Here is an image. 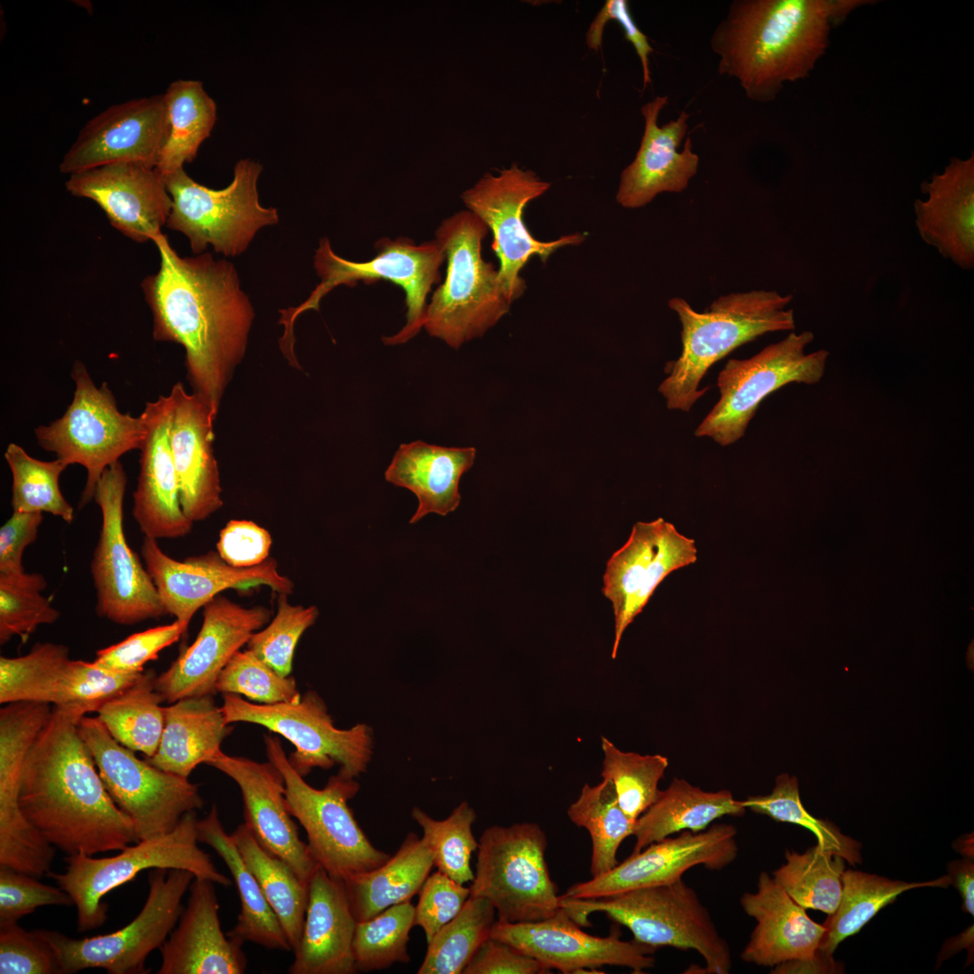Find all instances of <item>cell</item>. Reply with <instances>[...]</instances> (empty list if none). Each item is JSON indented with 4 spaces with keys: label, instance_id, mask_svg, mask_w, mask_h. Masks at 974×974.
<instances>
[{
    "label": "cell",
    "instance_id": "obj_1",
    "mask_svg": "<svg viewBox=\"0 0 974 974\" xmlns=\"http://www.w3.org/2000/svg\"><path fill=\"white\" fill-rule=\"evenodd\" d=\"M152 242L160 269L142 281V289L152 314L153 338L183 346L193 393L218 412L245 354L253 307L233 262L210 253L181 257L162 233Z\"/></svg>",
    "mask_w": 974,
    "mask_h": 974
},
{
    "label": "cell",
    "instance_id": "obj_2",
    "mask_svg": "<svg viewBox=\"0 0 974 974\" xmlns=\"http://www.w3.org/2000/svg\"><path fill=\"white\" fill-rule=\"evenodd\" d=\"M90 712L86 704L53 705L26 757L21 778L23 815L67 856L121 850L139 841L79 734L78 722Z\"/></svg>",
    "mask_w": 974,
    "mask_h": 974
},
{
    "label": "cell",
    "instance_id": "obj_3",
    "mask_svg": "<svg viewBox=\"0 0 974 974\" xmlns=\"http://www.w3.org/2000/svg\"><path fill=\"white\" fill-rule=\"evenodd\" d=\"M863 1L734 0L710 41L718 73L755 102L776 99L786 82L810 76L829 46L831 27Z\"/></svg>",
    "mask_w": 974,
    "mask_h": 974
},
{
    "label": "cell",
    "instance_id": "obj_4",
    "mask_svg": "<svg viewBox=\"0 0 974 974\" xmlns=\"http://www.w3.org/2000/svg\"><path fill=\"white\" fill-rule=\"evenodd\" d=\"M791 300L792 295L774 290L732 292L698 312L685 299H671L668 306L682 326V351L666 363L668 375L658 387L666 407L690 411L707 391L708 387L699 386L715 363L765 334L794 330V311L786 308Z\"/></svg>",
    "mask_w": 974,
    "mask_h": 974
},
{
    "label": "cell",
    "instance_id": "obj_5",
    "mask_svg": "<svg viewBox=\"0 0 974 974\" xmlns=\"http://www.w3.org/2000/svg\"><path fill=\"white\" fill-rule=\"evenodd\" d=\"M488 230L476 215L463 210L445 219L436 231L447 271L444 283L427 305L422 326L455 349L483 335L512 303L498 270L482 257V242Z\"/></svg>",
    "mask_w": 974,
    "mask_h": 974
},
{
    "label": "cell",
    "instance_id": "obj_6",
    "mask_svg": "<svg viewBox=\"0 0 974 974\" xmlns=\"http://www.w3.org/2000/svg\"><path fill=\"white\" fill-rule=\"evenodd\" d=\"M560 905L580 926L591 925L588 915L602 912L629 928L639 942L656 948L695 950L705 961L700 973L728 974L731 969L727 942L695 890L682 878L599 898L572 899L560 896Z\"/></svg>",
    "mask_w": 974,
    "mask_h": 974
},
{
    "label": "cell",
    "instance_id": "obj_7",
    "mask_svg": "<svg viewBox=\"0 0 974 974\" xmlns=\"http://www.w3.org/2000/svg\"><path fill=\"white\" fill-rule=\"evenodd\" d=\"M375 247L378 252L372 259L354 262L337 255L326 237L320 239L314 256L319 284L299 306L280 309L279 323L284 326V334L280 340L283 354H294L293 326L302 312L318 310L321 299L333 289L340 285L354 287L360 280L365 283L390 280L405 292L406 325L397 334L383 337L385 345L404 344L420 331L427 297L431 287L439 281V268L446 260L442 245L436 239L417 244L409 238L399 237L395 240L383 238Z\"/></svg>",
    "mask_w": 974,
    "mask_h": 974
},
{
    "label": "cell",
    "instance_id": "obj_8",
    "mask_svg": "<svg viewBox=\"0 0 974 974\" xmlns=\"http://www.w3.org/2000/svg\"><path fill=\"white\" fill-rule=\"evenodd\" d=\"M196 811L183 815L177 826L160 837L139 841L112 857L94 858L85 854L65 858L66 871L49 872L66 891L77 908L79 932L100 927L106 921L107 906L101 900L110 891L134 879L147 869H182L195 878H206L224 887L230 878L221 873L198 843Z\"/></svg>",
    "mask_w": 974,
    "mask_h": 974
},
{
    "label": "cell",
    "instance_id": "obj_9",
    "mask_svg": "<svg viewBox=\"0 0 974 974\" xmlns=\"http://www.w3.org/2000/svg\"><path fill=\"white\" fill-rule=\"evenodd\" d=\"M262 170L260 162L242 159L234 165L230 184L221 189L196 182L184 169L167 176L172 201L167 226L185 234L195 254L209 245L225 257L244 253L261 229L280 220L275 207L259 201Z\"/></svg>",
    "mask_w": 974,
    "mask_h": 974
},
{
    "label": "cell",
    "instance_id": "obj_10",
    "mask_svg": "<svg viewBox=\"0 0 974 974\" xmlns=\"http://www.w3.org/2000/svg\"><path fill=\"white\" fill-rule=\"evenodd\" d=\"M264 742L269 761L283 776L289 811L304 828L310 853L322 868L344 880L391 857L372 844L348 805L360 788L354 778L337 773L325 787L315 788L289 764L277 737L265 735Z\"/></svg>",
    "mask_w": 974,
    "mask_h": 974
},
{
    "label": "cell",
    "instance_id": "obj_11",
    "mask_svg": "<svg viewBox=\"0 0 974 974\" xmlns=\"http://www.w3.org/2000/svg\"><path fill=\"white\" fill-rule=\"evenodd\" d=\"M71 378L75 384L72 401L64 414L49 425L34 429L38 445L70 464L87 471L79 508L94 499L104 472L132 450L139 449L145 434L142 414L122 413L103 382L96 386L85 364L76 361Z\"/></svg>",
    "mask_w": 974,
    "mask_h": 974
},
{
    "label": "cell",
    "instance_id": "obj_12",
    "mask_svg": "<svg viewBox=\"0 0 974 974\" xmlns=\"http://www.w3.org/2000/svg\"><path fill=\"white\" fill-rule=\"evenodd\" d=\"M547 839L534 822L492 825L480 836L470 896L487 899L497 920L528 923L560 909V896L545 858Z\"/></svg>",
    "mask_w": 974,
    "mask_h": 974
},
{
    "label": "cell",
    "instance_id": "obj_13",
    "mask_svg": "<svg viewBox=\"0 0 974 974\" xmlns=\"http://www.w3.org/2000/svg\"><path fill=\"white\" fill-rule=\"evenodd\" d=\"M78 731L107 792L130 818L139 841L169 833L185 813L203 807L197 784L137 758L97 717L83 716Z\"/></svg>",
    "mask_w": 974,
    "mask_h": 974
},
{
    "label": "cell",
    "instance_id": "obj_14",
    "mask_svg": "<svg viewBox=\"0 0 974 974\" xmlns=\"http://www.w3.org/2000/svg\"><path fill=\"white\" fill-rule=\"evenodd\" d=\"M811 331L791 332L747 359H730L717 377L720 399L694 430L721 446L740 440L760 403L769 394L792 383L815 384L824 375L829 352L807 354Z\"/></svg>",
    "mask_w": 974,
    "mask_h": 974
},
{
    "label": "cell",
    "instance_id": "obj_15",
    "mask_svg": "<svg viewBox=\"0 0 974 974\" xmlns=\"http://www.w3.org/2000/svg\"><path fill=\"white\" fill-rule=\"evenodd\" d=\"M221 710L226 724L249 722L265 727L295 747L288 759L306 776L313 768L340 766L338 773L355 778L365 772L372 754V733L364 723L348 730L334 726L322 698L314 691L294 702L257 704L234 694H223Z\"/></svg>",
    "mask_w": 974,
    "mask_h": 974
},
{
    "label": "cell",
    "instance_id": "obj_16",
    "mask_svg": "<svg viewBox=\"0 0 974 974\" xmlns=\"http://www.w3.org/2000/svg\"><path fill=\"white\" fill-rule=\"evenodd\" d=\"M194 878L182 869H151L142 909L130 923L111 933L72 939L55 931L36 930L55 951L62 974L91 968L110 974L148 973L145 960L175 928L183 911L182 897Z\"/></svg>",
    "mask_w": 974,
    "mask_h": 974
},
{
    "label": "cell",
    "instance_id": "obj_17",
    "mask_svg": "<svg viewBox=\"0 0 974 974\" xmlns=\"http://www.w3.org/2000/svg\"><path fill=\"white\" fill-rule=\"evenodd\" d=\"M127 475L118 461L103 473L94 494L101 528L90 562L96 612L118 625H134L167 613L157 588L130 547L124 530Z\"/></svg>",
    "mask_w": 974,
    "mask_h": 974
},
{
    "label": "cell",
    "instance_id": "obj_18",
    "mask_svg": "<svg viewBox=\"0 0 974 974\" xmlns=\"http://www.w3.org/2000/svg\"><path fill=\"white\" fill-rule=\"evenodd\" d=\"M550 186L532 170L514 163L497 176L485 174L462 194L468 210L492 233V247L500 260L499 279L512 302L526 289L519 273L530 258L538 256L545 263L557 249L579 245L586 237L583 233H574L543 242L528 231L523 219L524 209Z\"/></svg>",
    "mask_w": 974,
    "mask_h": 974
},
{
    "label": "cell",
    "instance_id": "obj_19",
    "mask_svg": "<svg viewBox=\"0 0 974 974\" xmlns=\"http://www.w3.org/2000/svg\"><path fill=\"white\" fill-rule=\"evenodd\" d=\"M52 706L14 702L0 709V866L39 876L51 868L56 848L30 823L19 804L23 765Z\"/></svg>",
    "mask_w": 974,
    "mask_h": 974
},
{
    "label": "cell",
    "instance_id": "obj_20",
    "mask_svg": "<svg viewBox=\"0 0 974 974\" xmlns=\"http://www.w3.org/2000/svg\"><path fill=\"white\" fill-rule=\"evenodd\" d=\"M697 561L695 540L658 518L636 522L627 542L609 558L602 593L612 604L614 659L622 635L672 572Z\"/></svg>",
    "mask_w": 974,
    "mask_h": 974
},
{
    "label": "cell",
    "instance_id": "obj_21",
    "mask_svg": "<svg viewBox=\"0 0 974 974\" xmlns=\"http://www.w3.org/2000/svg\"><path fill=\"white\" fill-rule=\"evenodd\" d=\"M140 674L116 673L94 662L72 660L67 646L39 642L24 656L0 657V703H80L96 712Z\"/></svg>",
    "mask_w": 974,
    "mask_h": 974
},
{
    "label": "cell",
    "instance_id": "obj_22",
    "mask_svg": "<svg viewBox=\"0 0 974 974\" xmlns=\"http://www.w3.org/2000/svg\"><path fill=\"white\" fill-rule=\"evenodd\" d=\"M737 830L731 824L717 823L704 831H683L648 845L618 863L610 871L573 885L565 898H599L618 893L666 885L682 878L691 868L703 865L721 870L738 856Z\"/></svg>",
    "mask_w": 974,
    "mask_h": 974
},
{
    "label": "cell",
    "instance_id": "obj_23",
    "mask_svg": "<svg viewBox=\"0 0 974 974\" xmlns=\"http://www.w3.org/2000/svg\"><path fill=\"white\" fill-rule=\"evenodd\" d=\"M565 909L536 922L508 923L496 920L490 937L506 942L537 960L548 972L565 974L604 965L622 966L641 974L655 965L657 948L635 941H622L613 929L609 936L584 933Z\"/></svg>",
    "mask_w": 974,
    "mask_h": 974
},
{
    "label": "cell",
    "instance_id": "obj_24",
    "mask_svg": "<svg viewBox=\"0 0 974 974\" xmlns=\"http://www.w3.org/2000/svg\"><path fill=\"white\" fill-rule=\"evenodd\" d=\"M141 556L167 613L187 625L198 609L227 589L266 585L287 595L294 590L293 582L279 572L271 556L253 567L232 566L213 551L179 561L164 553L156 539L147 537Z\"/></svg>",
    "mask_w": 974,
    "mask_h": 974
},
{
    "label": "cell",
    "instance_id": "obj_25",
    "mask_svg": "<svg viewBox=\"0 0 974 974\" xmlns=\"http://www.w3.org/2000/svg\"><path fill=\"white\" fill-rule=\"evenodd\" d=\"M271 616L264 606L244 607L220 594L207 602L195 641L156 677L155 689L164 702L216 694L223 668Z\"/></svg>",
    "mask_w": 974,
    "mask_h": 974
},
{
    "label": "cell",
    "instance_id": "obj_26",
    "mask_svg": "<svg viewBox=\"0 0 974 974\" xmlns=\"http://www.w3.org/2000/svg\"><path fill=\"white\" fill-rule=\"evenodd\" d=\"M168 131L163 94L110 106L82 127L60 170L72 175L122 162L156 168Z\"/></svg>",
    "mask_w": 974,
    "mask_h": 974
},
{
    "label": "cell",
    "instance_id": "obj_27",
    "mask_svg": "<svg viewBox=\"0 0 974 974\" xmlns=\"http://www.w3.org/2000/svg\"><path fill=\"white\" fill-rule=\"evenodd\" d=\"M232 778L244 802V824L271 854L283 859L306 883L320 868L289 811L284 779L270 761L261 763L219 750L207 763Z\"/></svg>",
    "mask_w": 974,
    "mask_h": 974
},
{
    "label": "cell",
    "instance_id": "obj_28",
    "mask_svg": "<svg viewBox=\"0 0 974 974\" xmlns=\"http://www.w3.org/2000/svg\"><path fill=\"white\" fill-rule=\"evenodd\" d=\"M67 190L95 201L110 224L136 243L161 234L172 201L165 180L155 168L122 162L69 175Z\"/></svg>",
    "mask_w": 974,
    "mask_h": 974
},
{
    "label": "cell",
    "instance_id": "obj_29",
    "mask_svg": "<svg viewBox=\"0 0 974 974\" xmlns=\"http://www.w3.org/2000/svg\"><path fill=\"white\" fill-rule=\"evenodd\" d=\"M173 400L170 394L145 404V434L140 446V473L133 494V517L144 537L178 538L194 522L184 513L170 447Z\"/></svg>",
    "mask_w": 974,
    "mask_h": 974
},
{
    "label": "cell",
    "instance_id": "obj_30",
    "mask_svg": "<svg viewBox=\"0 0 974 974\" xmlns=\"http://www.w3.org/2000/svg\"><path fill=\"white\" fill-rule=\"evenodd\" d=\"M668 103L658 96L641 107L644 132L634 160L621 172L616 201L623 207H645L663 192L680 193L695 176L699 156L693 152L688 136L683 149L678 147L688 130L689 114L658 125L660 111Z\"/></svg>",
    "mask_w": 974,
    "mask_h": 974
},
{
    "label": "cell",
    "instance_id": "obj_31",
    "mask_svg": "<svg viewBox=\"0 0 974 974\" xmlns=\"http://www.w3.org/2000/svg\"><path fill=\"white\" fill-rule=\"evenodd\" d=\"M173 400L170 447L185 515L202 521L222 508V487L213 443L217 411L204 398L188 393L181 382L170 392Z\"/></svg>",
    "mask_w": 974,
    "mask_h": 974
},
{
    "label": "cell",
    "instance_id": "obj_32",
    "mask_svg": "<svg viewBox=\"0 0 974 974\" xmlns=\"http://www.w3.org/2000/svg\"><path fill=\"white\" fill-rule=\"evenodd\" d=\"M215 883L194 878L189 896L170 938L160 947L158 974H242L243 942L225 934Z\"/></svg>",
    "mask_w": 974,
    "mask_h": 974
},
{
    "label": "cell",
    "instance_id": "obj_33",
    "mask_svg": "<svg viewBox=\"0 0 974 974\" xmlns=\"http://www.w3.org/2000/svg\"><path fill=\"white\" fill-rule=\"evenodd\" d=\"M744 912L757 921L740 958L759 966L814 959L825 927L813 922L767 872L758 878L757 891L740 898Z\"/></svg>",
    "mask_w": 974,
    "mask_h": 974
},
{
    "label": "cell",
    "instance_id": "obj_34",
    "mask_svg": "<svg viewBox=\"0 0 974 974\" xmlns=\"http://www.w3.org/2000/svg\"><path fill=\"white\" fill-rule=\"evenodd\" d=\"M925 200L914 203L921 238L964 270L974 267V156L952 158L922 184Z\"/></svg>",
    "mask_w": 974,
    "mask_h": 974
},
{
    "label": "cell",
    "instance_id": "obj_35",
    "mask_svg": "<svg viewBox=\"0 0 974 974\" xmlns=\"http://www.w3.org/2000/svg\"><path fill=\"white\" fill-rule=\"evenodd\" d=\"M355 924L343 881L320 867L308 883L304 926L289 973L357 972L353 954Z\"/></svg>",
    "mask_w": 974,
    "mask_h": 974
},
{
    "label": "cell",
    "instance_id": "obj_36",
    "mask_svg": "<svg viewBox=\"0 0 974 974\" xmlns=\"http://www.w3.org/2000/svg\"><path fill=\"white\" fill-rule=\"evenodd\" d=\"M474 447H447L417 440L400 446L385 480L412 492L418 507L409 523L430 513L446 516L460 504L459 482L473 464Z\"/></svg>",
    "mask_w": 974,
    "mask_h": 974
},
{
    "label": "cell",
    "instance_id": "obj_37",
    "mask_svg": "<svg viewBox=\"0 0 974 974\" xmlns=\"http://www.w3.org/2000/svg\"><path fill=\"white\" fill-rule=\"evenodd\" d=\"M232 727L213 695L188 697L164 707V727L155 754L145 758L164 771L188 778L221 750Z\"/></svg>",
    "mask_w": 974,
    "mask_h": 974
},
{
    "label": "cell",
    "instance_id": "obj_38",
    "mask_svg": "<svg viewBox=\"0 0 974 974\" xmlns=\"http://www.w3.org/2000/svg\"><path fill=\"white\" fill-rule=\"evenodd\" d=\"M198 842L211 847L224 860L237 888L241 910L230 938L250 942L269 950L291 951L285 932L268 904L262 888L243 859L232 834L219 819L216 804L197 822Z\"/></svg>",
    "mask_w": 974,
    "mask_h": 974
},
{
    "label": "cell",
    "instance_id": "obj_39",
    "mask_svg": "<svg viewBox=\"0 0 974 974\" xmlns=\"http://www.w3.org/2000/svg\"><path fill=\"white\" fill-rule=\"evenodd\" d=\"M434 866L432 853L415 832L381 866L342 880L356 922L366 921L419 892Z\"/></svg>",
    "mask_w": 974,
    "mask_h": 974
},
{
    "label": "cell",
    "instance_id": "obj_40",
    "mask_svg": "<svg viewBox=\"0 0 974 974\" xmlns=\"http://www.w3.org/2000/svg\"><path fill=\"white\" fill-rule=\"evenodd\" d=\"M746 808L728 790L706 792L675 777L635 822L632 853L683 831H704L724 815L741 816Z\"/></svg>",
    "mask_w": 974,
    "mask_h": 974
},
{
    "label": "cell",
    "instance_id": "obj_41",
    "mask_svg": "<svg viewBox=\"0 0 974 974\" xmlns=\"http://www.w3.org/2000/svg\"><path fill=\"white\" fill-rule=\"evenodd\" d=\"M169 131L156 170L165 179L197 157L216 122V105L201 81L178 79L163 93Z\"/></svg>",
    "mask_w": 974,
    "mask_h": 974
},
{
    "label": "cell",
    "instance_id": "obj_42",
    "mask_svg": "<svg viewBox=\"0 0 974 974\" xmlns=\"http://www.w3.org/2000/svg\"><path fill=\"white\" fill-rule=\"evenodd\" d=\"M949 885V875L927 882L908 883L845 869L838 908L823 923L825 932L817 952L824 958L832 959V953L844 939L859 933L880 909L893 903L903 892L916 887H946Z\"/></svg>",
    "mask_w": 974,
    "mask_h": 974
},
{
    "label": "cell",
    "instance_id": "obj_43",
    "mask_svg": "<svg viewBox=\"0 0 974 974\" xmlns=\"http://www.w3.org/2000/svg\"><path fill=\"white\" fill-rule=\"evenodd\" d=\"M238 850L257 879L294 951L302 934L308 901V884L283 859L267 851L244 823L232 832Z\"/></svg>",
    "mask_w": 974,
    "mask_h": 974
},
{
    "label": "cell",
    "instance_id": "obj_44",
    "mask_svg": "<svg viewBox=\"0 0 974 974\" xmlns=\"http://www.w3.org/2000/svg\"><path fill=\"white\" fill-rule=\"evenodd\" d=\"M154 670H143L123 691L105 701L97 718L112 737L133 751L152 757L160 745L164 727V702L155 689Z\"/></svg>",
    "mask_w": 974,
    "mask_h": 974
},
{
    "label": "cell",
    "instance_id": "obj_45",
    "mask_svg": "<svg viewBox=\"0 0 974 974\" xmlns=\"http://www.w3.org/2000/svg\"><path fill=\"white\" fill-rule=\"evenodd\" d=\"M569 819L586 829L592 840L590 871L592 878L601 876L618 865L617 851L622 841L632 835L635 822L619 804L611 780L593 786L585 784L578 799L568 810Z\"/></svg>",
    "mask_w": 974,
    "mask_h": 974
},
{
    "label": "cell",
    "instance_id": "obj_46",
    "mask_svg": "<svg viewBox=\"0 0 974 974\" xmlns=\"http://www.w3.org/2000/svg\"><path fill=\"white\" fill-rule=\"evenodd\" d=\"M786 859L773 872L775 881L804 908L832 914L841 897L845 859L818 845L804 853L786 850Z\"/></svg>",
    "mask_w": 974,
    "mask_h": 974
},
{
    "label": "cell",
    "instance_id": "obj_47",
    "mask_svg": "<svg viewBox=\"0 0 974 974\" xmlns=\"http://www.w3.org/2000/svg\"><path fill=\"white\" fill-rule=\"evenodd\" d=\"M496 911L487 899L470 896L461 911L427 942L418 974H463L480 945L490 937Z\"/></svg>",
    "mask_w": 974,
    "mask_h": 974
},
{
    "label": "cell",
    "instance_id": "obj_48",
    "mask_svg": "<svg viewBox=\"0 0 974 974\" xmlns=\"http://www.w3.org/2000/svg\"><path fill=\"white\" fill-rule=\"evenodd\" d=\"M4 457L12 473L13 511L47 512L67 523L74 519V509L60 488V477L68 465L60 459L41 461L20 446L10 443Z\"/></svg>",
    "mask_w": 974,
    "mask_h": 974
},
{
    "label": "cell",
    "instance_id": "obj_49",
    "mask_svg": "<svg viewBox=\"0 0 974 974\" xmlns=\"http://www.w3.org/2000/svg\"><path fill=\"white\" fill-rule=\"evenodd\" d=\"M740 802L746 809L754 813L809 830L815 835L818 846L842 857L852 866L862 861L859 852L861 844L859 841L841 833L833 823L813 816L804 808L800 799L798 781L794 776L781 774L776 776L769 795L749 796Z\"/></svg>",
    "mask_w": 974,
    "mask_h": 974
},
{
    "label": "cell",
    "instance_id": "obj_50",
    "mask_svg": "<svg viewBox=\"0 0 974 974\" xmlns=\"http://www.w3.org/2000/svg\"><path fill=\"white\" fill-rule=\"evenodd\" d=\"M411 816L422 830L421 838L437 870L461 885L473 881L471 858L479 841L472 831L476 813L470 804L462 802L444 820H435L418 807L413 808Z\"/></svg>",
    "mask_w": 974,
    "mask_h": 974
},
{
    "label": "cell",
    "instance_id": "obj_51",
    "mask_svg": "<svg viewBox=\"0 0 974 974\" xmlns=\"http://www.w3.org/2000/svg\"><path fill=\"white\" fill-rule=\"evenodd\" d=\"M415 926V905L406 901L388 907L372 918L356 922L353 954L357 971L384 969L408 963L409 932Z\"/></svg>",
    "mask_w": 974,
    "mask_h": 974
},
{
    "label": "cell",
    "instance_id": "obj_52",
    "mask_svg": "<svg viewBox=\"0 0 974 974\" xmlns=\"http://www.w3.org/2000/svg\"><path fill=\"white\" fill-rule=\"evenodd\" d=\"M604 754L602 777L611 780L618 802L624 813L637 820L657 799L658 783L668 767L662 755H640L620 750L608 739L602 738Z\"/></svg>",
    "mask_w": 974,
    "mask_h": 974
},
{
    "label": "cell",
    "instance_id": "obj_53",
    "mask_svg": "<svg viewBox=\"0 0 974 974\" xmlns=\"http://www.w3.org/2000/svg\"><path fill=\"white\" fill-rule=\"evenodd\" d=\"M47 587L39 573H0V644L14 637L25 641L41 625L53 624L60 612L42 595Z\"/></svg>",
    "mask_w": 974,
    "mask_h": 974
},
{
    "label": "cell",
    "instance_id": "obj_54",
    "mask_svg": "<svg viewBox=\"0 0 974 974\" xmlns=\"http://www.w3.org/2000/svg\"><path fill=\"white\" fill-rule=\"evenodd\" d=\"M287 597L278 593L275 616L247 642L249 650L282 676H289L298 642L319 614L317 606L293 605Z\"/></svg>",
    "mask_w": 974,
    "mask_h": 974
},
{
    "label": "cell",
    "instance_id": "obj_55",
    "mask_svg": "<svg viewBox=\"0 0 974 974\" xmlns=\"http://www.w3.org/2000/svg\"><path fill=\"white\" fill-rule=\"evenodd\" d=\"M216 693L244 694L261 704L299 700L301 694L292 676H282L248 648L237 651L221 671Z\"/></svg>",
    "mask_w": 974,
    "mask_h": 974
},
{
    "label": "cell",
    "instance_id": "obj_56",
    "mask_svg": "<svg viewBox=\"0 0 974 974\" xmlns=\"http://www.w3.org/2000/svg\"><path fill=\"white\" fill-rule=\"evenodd\" d=\"M188 627L176 620L170 624L133 633L115 645L96 651L93 662L116 673H141L148 661L156 659L162 649L178 641Z\"/></svg>",
    "mask_w": 974,
    "mask_h": 974
},
{
    "label": "cell",
    "instance_id": "obj_57",
    "mask_svg": "<svg viewBox=\"0 0 974 974\" xmlns=\"http://www.w3.org/2000/svg\"><path fill=\"white\" fill-rule=\"evenodd\" d=\"M1 974L62 973L50 943L37 930L28 932L17 923L0 925Z\"/></svg>",
    "mask_w": 974,
    "mask_h": 974
},
{
    "label": "cell",
    "instance_id": "obj_58",
    "mask_svg": "<svg viewBox=\"0 0 974 974\" xmlns=\"http://www.w3.org/2000/svg\"><path fill=\"white\" fill-rule=\"evenodd\" d=\"M36 878L0 866V925L17 923L41 906L74 905L62 888L42 884Z\"/></svg>",
    "mask_w": 974,
    "mask_h": 974
},
{
    "label": "cell",
    "instance_id": "obj_59",
    "mask_svg": "<svg viewBox=\"0 0 974 974\" xmlns=\"http://www.w3.org/2000/svg\"><path fill=\"white\" fill-rule=\"evenodd\" d=\"M470 894V887L438 870L429 874L415 905V925L423 929L427 943L461 911Z\"/></svg>",
    "mask_w": 974,
    "mask_h": 974
},
{
    "label": "cell",
    "instance_id": "obj_60",
    "mask_svg": "<svg viewBox=\"0 0 974 974\" xmlns=\"http://www.w3.org/2000/svg\"><path fill=\"white\" fill-rule=\"evenodd\" d=\"M271 545L267 529L251 520L232 519L220 531L216 552L232 566L253 567L270 557Z\"/></svg>",
    "mask_w": 974,
    "mask_h": 974
},
{
    "label": "cell",
    "instance_id": "obj_61",
    "mask_svg": "<svg viewBox=\"0 0 974 974\" xmlns=\"http://www.w3.org/2000/svg\"><path fill=\"white\" fill-rule=\"evenodd\" d=\"M610 20L617 21L623 29L625 38L634 47L642 67L643 89L651 84L649 55L653 52L648 37L639 30L633 20L627 0H607L591 23L586 34V43L591 50L598 51L602 46L605 24Z\"/></svg>",
    "mask_w": 974,
    "mask_h": 974
},
{
    "label": "cell",
    "instance_id": "obj_62",
    "mask_svg": "<svg viewBox=\"0 0 974 974\" xmlns=\"http://www.w3.org/2000/svg\"><path fill=\"white\" fill-rule=\"evenodd\" d=\"M548 971L515 947L487 938L476 950L463 974H541Z\"/></svg>",
    "mask_w": 974,
    "mask_h": 974
},
{
    "label": "cell",
    "instance_id": "obj_63",
    "mask_svg": "<svg viewBox=\"0 0 974 974\" xmlns=\"http://www.w3.org/2000/svg\"><path fill=\"white\" fill-rule=\"evenodd\" d=\"M43 516L41 512L13 511L0 528V573L25 571L23 556L38 536Z\"/></svg>",
    "mask_w": 974,
    "mask_h": 974
},
{
    "label": "cell",
    "instance_id": "obj_64",
    "mask_svg": "<svg viewBox=\"0 0 974 974\" xmlns=\"http://www.w3.org/2000/svg\"><path fill=\"white\" fill-rule=\"evenodd\" d=\"M951 885L959 891L962 899V910L973 915L974 912V863L969 859H956L948 864Z\"/></svg>",
    "mask_w": 974,
    "mask_h": 974
}]
</instances>
